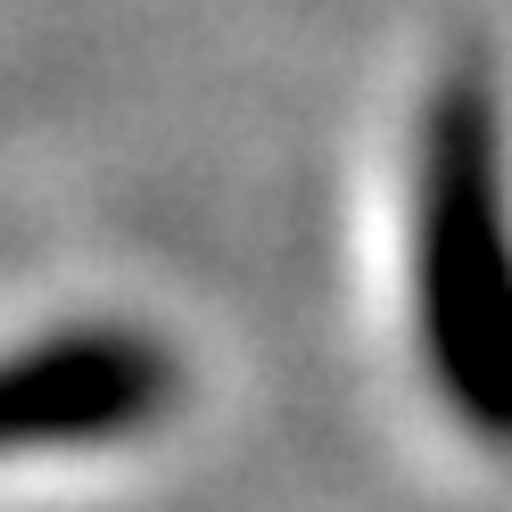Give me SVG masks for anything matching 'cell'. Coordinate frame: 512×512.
Listing matches in <instances>:
<instances>
[{
    "instance_id": "obj_1",
    "label": "cell",
    "mask_w": 512,
    "mask_h": 512,
    "mask_svg": "<svg viewBox=\"0 0 512 512\" xmlns=\"http://www.w3.org/2000/svg\"><path fill=\"white\" fill-rule=\"evenodd\" d=\"M405 339L430 405L512 455V100L479 50H455L413 108Z\"/></svg>"
},
{
    "instance_id": "obj_2",
    "label": "cell",
    "mask_w": 512,
    "mask_h": 512,
    "mask_svg": "<svg viewBox=\"0 0 512 512\" xmlns=\"http://www.w3.org/2000/svg\"><path fill=\"white\" fill-rule=\"evenodd\" d=\"M182 397V356L141 323H58L0 347V463L100 455L157 430Z\"/></svg>"
}]
</instances>
